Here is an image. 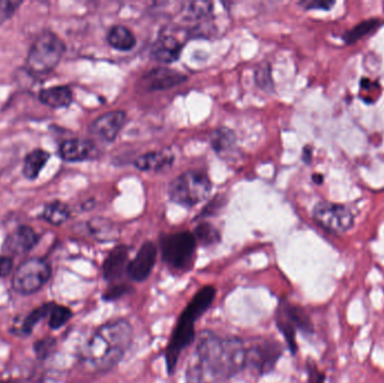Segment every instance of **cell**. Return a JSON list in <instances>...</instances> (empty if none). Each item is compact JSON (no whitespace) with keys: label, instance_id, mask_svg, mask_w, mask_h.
Listing matches in <instances>:
<instances>
[{"label":"cell","instance_id":"obj_17","mask_svg":"<svg viewBox=\"0 0 384 383\" xmlns=\"http://www.w3.org/2000/svg\"><path fill=\"white\" fill-rule=\"evenodd\" d=\"M181 51L182 44L174 36L162 35L156 39L152 46L151 57L157 62L170 64L180 57Z\"/></svg>","mask_w":384,"mask_h":383},{"label":"cell","instance_id":"obj_2","mask_svg":"<svg viewBox=\"0 0 384 383\" xmlns=\"http://www.w3.org/2000/svg\"><path fill=\"white\" fill-rule=\"evenodd\" d=\"M247 346L238 337L222 339L204 332L199 339L195 357L213 366L222 379L238 375L247 368Z\"/></svg>","mask_w":384,"mask_h":383},{"label":"cell","instance_id":"obj_18","mask_svg":"<svg viewBox=\"0 0 384 383\" xmlns=\"http://www.w3.org/2000/svg\"><path fill=\"white\" fill-rule=\"evenodd\" d=\"M224 379L215 368L195 357L186 371V383H222Z\"/></svg>","mask_w":384,"mask_h":383},{"label":"cell","instance_id":"obj_32","mask_svg":"<svg viewBox=\"0 0 384 383\" xmlns=\"http://www.w3.org/2000/svg\"><path fill=\"white\" fill-rule=\"evenodd\" d=\"M21 3V0H0V25L10 21L19 10Z\"/></svg>","mask_w":384,"mask_h":383},{"label":"cell","instance_id":"obj_4","mask_svg":"<svg viewBox=\"0 0 384 383\" xmlns=\"http://www.w3.org/2000/svg\"><path fill=\"white\" fill-rule=\"evenodd\" d=\"M64 52L66 44L57 34L42 30L30 46L25 66L34 75H46L57 68Z\"/></svg>","mask_w":384,"mask_h":383},{"label":"cell","instance_id":"obj_13","mask_svg":"<svg viewBox=\"0 0 384 383\" xmlns=\"http://www.w3.org/2000/svg\"><path fill=\"white\" fill-rule=\"evenodd\" d=\"M186 77L179 71L168 68H155L145 73L138 81L140 88L146 91H160L170 89L182 84Z\"/></svg>","mask_w":384,"mask_h":383},{"label":"cell","instance_id":"obj_7","mask_svg":"<svg viewBox=\"0 0 384 383\" xmlns=\"http://www.w3.org/2000/svg\"><path fill=\"white\" fill-rule=\"evenodd\" d=\"M51 274V267L46 260L28 259L15 270L12 286L17 294L33 295L46 286Z\"/></svg>","mask_w":384,"mask_h":383},{"label":"cell","instance_id":"obj_20","mask_svg":"<svg viewBox=\"0 0 384 383\" xmlns=\"http://www.w3.org/2000/svg\"><path fill=\"white\" fill-rule=\"evenodd\" d=\"M238 138L231 129L220 127L211 133V145L220 158L227 159L236 150Z\"/></svg>","mask_w":384,"mask_h":383},{"label":"cell","instance_id":"obj_22","mask_svg":"<svg viewBox=\"0 0 384 383\" xmlns=\"http://www.w3.org/2000/svg\"><path fill=\"white\" fill-rule=\"evenodd\" d=\"M107 41L111 48H116L118 51H131L136 45L135 35L132 33V30L123 25L111 27L107 34Z\"/></svg>","mask_w":384,"mask_h":383},{"label":"cell","instance_id":"obj_39","mask_svg":"<svg viewBox=\"0 0 384 383\" xmlns=\"http://www.w3.org/2000/svg\"><path fill=\"white\" fill-rule=\"evenodd\" d=\"M1 383H10V382H1Z\"/></svg>","mask_w":384,"mask_h":383},{"label":"cell","instance_id":"obj_19","mask_svg":"<svg viewBox=\"0 0 384 383\" xmlns=\"http://www.w3.org/2000/svg\"><path fill=\"white\" fill-rule=\"evenodd\" d=\"M174 156L171 151L163 150L157 152L146 153L136 159L135 167L141 171L165 170L173 165Z\"/></svg>","mask_w":384,"mask_h":383},{"label":"cell","instance_id":"obj_23","mask_svg":"<svg viewBox=\"0 0 384 383\" xmlns=\"http://www.w3.org/2000/svg\"><path fill=\"white\" fill-rule=\"evenodd\" d=\"M50 153L37 149L25 156L23 176L28 180H35L50 160Z\"/></svg>","mask_w":384,"mask_h":383},{"label":"cell","instance_id":"obj_37","mask_svg":"<svg viewBox=\"0 0 384 383\" xmlns=\"http://www.w3.org/2000/svg\"><path fill=\"white\" fill-rule=\"evenodd\" d=\"M14 260L8 255L0 256V278H6L12 273Z\"/></svg>","mask_w":384,"mask_h":383},{"label":"cell","instance_id":"obj_3","mask_svg":"<svg viewBox=\"0 0 384 383\" xmlns=\"http://www.w3.org/2000/svg\"><path fill=\"white\" fill-rule=\"evenodd\" d=\"M216 296V289L213 286H204L190 300L189 305L181 314L175 325L171 339L165 351L166 368L170 375L177 368V361L183 350H186L195 339V323L211 307Z\"/></svg>","mask_w":384,"mask_h":383},{"label":"cell","instance_id":"obj_16","mask_svg":"<svg viewBox=\"0 0 384 383\" xmlns=\"http://www.w3.org/2000/svg\"><path fill=\"white\" fill-rule=\"evenodd\" d=\"M98 151L95 144L84 138H70L61 144L60 156L66 162H82L93 159Z\"/></svg>","mask_w":384,"mask_h":383},{"label":"cell","instance_id":"obj_30","mask_svg":"<svg viewBox=\"0 0 384 383\" xmlns=\"http://www.w3.org/2000/svg\"><path fill=\"white\" fill-rule=\"evenodd\" d=\"M183 6V14H186L191 19H202L211 15L213 12V3L208 1L186 3Z\"/></svg>","mask_w":384,"mask_h":383},{"label":"cell","instance_id":"obj_36","mask_svg":"<svg viewBox=\"0 0 384 383\" xmlns=\"http://www.w3.org/2000/svg\"><path fill=\"white\" fill-rule=\"evenodd\" d=\"M307 372H308V377H309V383H325L324 373L319 371L315 363H309L307 364Z\"/></svg>","mask_w":384,"mask_h":383},{"label":"cell","instance_id":"obj_29","mask_svg":"<svg viewBox=\"0 0 384 383\" xmlns=\"http://www.w3.org/2000/svg\"><path fill=\"white\" fill-rule=\"evenodd\" d=\"M73 317V312L68 307L55 303L52 307L51 312L48 315V326L51 330H59L64 326L70 318Z\"/></svg>","mask_w":384,"mask_h":383},{"label":"cell","instance_id":"obj_31","mask_svg":"<svg viewBox=\"0 0 384 383\" xmlns=\"http://www.w3.org/2000/svg\"><path fill=\"white\" fill-rule=\"evenodd\" d=\"M378 25V19H369L362 21L361 24L356 25L353 30H348L345 35L343 36L346 43H354L357 39H362L366 34L371 33Z\"/></svg>","mask_w":384,"mask_h":383},{"label":"cell","instance_id":"obj_27","mask_svg":"<svg viewBox=\"0 0 384 383\" xmlns=\"http://www.w3.org/2000/svg\"><path fill=\"white\" fill-rule=\"evenodd\" d=\"M195 241L202 243L204 246L213 245L220 241V233L213 225L202 223L195 227L193 233Z\"/></svg>","mask_w":384,"mask_h":383},{"label":"cell","instance_id":"obj_24","mask_svg":"<svg viewBox=\"0 0 384 383\" xmlns=\"http://www.w3.org/2000/svg\"><path fill=\"white\" fill-rule=\"evenodd\" d=\"M89 230L93 236L102 242L117 240V237L119 236V230L117 226L108 219H93L89 223Z\"/></svg>","mask_w":384,"mask_h":383},{"label":"cell","instance_id":"obj_9","mask_svg":"<svg viewBox=\"0 0 384 383\" xmlns=\"http://www.w3.org/2000/svg\"><path fill=\"white\" fill-rule=\"evenodd\" d=\"M283 348L274 339H256L247 346V368L258 375H267L273 370L282 355Z\"/></svg>","mask_w":384,"mask_h":383},{"label":"cell","instance_id":"obj_35","mask_svg":"<svg viewBox=\"0 0 384 383\" xmlns=\"http://www.w3.org/2000/svg\"><path fill=\"white\" fill-rule=\"evenodd\" d=\"M55 344V341L53 339H42V341L37 342V344L34 345V348L37 351L39 357H46L50 350L53 348Z\"/></svg>","mask_w":384,"mask_h":383},{"label":"cell","instance_id":"obj_6","mask_svg":"<svg viewBox=\"0 0 384 383\" xmlns=\"http://www.w3.org/2000/svg\"><path fill=\"white\" fill-rule=\"evenodd\" d=\"M161 253L165 263L177 270L191 267L195 258L197 241L189 232L168 234L160 240Z\"/></svg>","mask_w":384,"mask_h":383},{"label":"cell","instance_id":"obj_28","mask_svg":"<svg viewBox=\"0 0 384 383\" xmlns=\"http://www.w3.org/2000/svg\"><path fill=\"white\" fill-rule=\"evenodd\" d=\"M254 79H256V86L260 89L267 91V93L273 91V79H272V73H271L270 64H267V63L258 64L254 71Z\"/></svg>","mask_w":384,"mask_h":383},{"label":"cell","instance_id":"obj_26","mask_svg":"<svg viewBox=\"0 0 384 383\" xmlns=\"http://www.w3.org/2000/svg\"><path fill=\"white\" fill-rule=\"evenodd\" d=\"M55 303H48L46 305L39 306L37 309H34L33 312L28 314V317L25 318L24 323L21 325V330L25 335H30L33 332L34 327L37 326L39 321L48 317L51 312L52 307Z\"/></svg>","mask_w":384,"mask_h":383},{"label":"cell","instance_id":"obj_11","mask_svg":"<svg viewBox=\"0 0 384 383\" xmlns=\"http://www.w3.org/2000/svg\"><path fill=\"white\" fill-rule=\"evenodd\" d=\"M126 122V113L114 111L106 113L93 120L89 131L90 134L105 143L114 142Z\"/></svg>","mask_w":384,"mask_h":383},{"label":"cell","instance_id":"obj_12","mask_svg":"<svg viewBox=\"0 0 384 383\" xmlns=\"http://www.w3.org/2000/svg\"><path fill=\"white\" fill-rule=\"evenodd\" d=\"M157 250L154 243L145 242L138 250L137 254L129 261L127 267V276L135 282H143L150 277L156 262Z\"/></svg>","mask_w":384,"mask_h":383},{"label":"cell","instance_id":"obj_14","mask_svg":"<svg viewBox=\"0 0 384 383\" xmlns=\"http://www.w3.org/2000/svg\"><path fill=\"white\" fill-rule=\"evenodd\" d=\"M129 247L126 245H118L109 252L108 256L102 263V276L106 281L111 283H118L127 273L128 267Z\"/></svg>","mask_w":384,"mask_h":383},{"label":"cell","instance_id":"obj_15","mask_svg":"<svg viewBox=\"0 0 384 383\" xmlns=\"http://www.w3.org/2000/svg\"><path fill=\"white\" fill-rule=\"evenodd\" d=\"M37 241L39 236L33 228L21 225L7 236L3 243V251L12 255L26 254L37 245Z\"/></svg>","mask_w":384,"mask_h":383},{"label":"cell","instance_id":"obj_25","mask_svg":"<svg viewBox=\"0 0 384 383\" xmlns=\"http://www.w3.org/2000/svg\"><path fill=\"white\" fill-rule=\"evenodd\" d=\"M42 218L53 226H60L70 218L69 207L62 201H52L44 207Z\"/></svg>","mask_w":384,"mask_h":383},{"label":"cell","instance_id":"obj_8","mask_svg":"<svg viewBox=\"0 0 384 383\" xmlns=\"http://www.w3.org/2000/svg\"><path fill=\"white\" fill-rule=\"evenodd\" d=\"M312 215L315 222L330 233H346L354 226V215L345 205L320 201L316 205Z\"/></svg>","mask_w":384,"mask_h":383},{"label":"cell","instance_id":"obj_33","mask_svg":"<svg viewBox=\"0 0 384 383\" xmlns=\"http://www.w3.org/2000/svg\"><path fill=\"white\" fill-rule=\"evenodd\" d=\"M132 291V287L125 283H114L107 289L105 295H104V299L107 301H114V300L119 299L122 297L126 296Z\"/></svg>","mask_w":384,"mask_h":383},{"label":"cell","instance_id":"obj_21","mask_svg":"<svg viewBox=\"0 0 384 383\" xmlns=\"http://www.w3.org/2000/svg\"><path fill=\"white\" fill-rule=\"evenodd\" d=\"M39 102L53 109L69 107L73 102V91L66 86H55L41 90Z\"/></svg>","mask_w":384,"mask_h":383},{"label":"cell","instance_id":"obj_34","mask_svg":"<svg viewBox=\"0 0 384 383\" xmlns=\"http://www.w3.org/2000/svg\"><path fill=\"white\" fill-rule=\"evenodd\" d=\"M225 204L226 198L222 197V196H217V197H215V199H213L211 204H208L207 206H206V208H204V212L200 214V216L202 215L204 217H206V216H211V214H213V212H218L220 208L225 206Z\"/></svg>","mask_w":384,"mask_h":383},{"label":"cell","instance_id":"obj_10","mask_svg":"<svg viewBox=\"0 0 384 383\" xmlns=\"http://www.w3.org/2000/svg\"><path fill=\"white\" fill-rule=\"evenodd\" d=\"M276 323L285 336V341L288 343L289 348L294 354L297 352V343H296L297 330L305 333H312V324L306 312L297 306L290 305L288 303H281Z\"/></svg>","mask_w":384,"mask_h":383},{"label":"cell","instance_id":"obj_38","mask_svg":"<svg viewBox=\"0 0 384 383\" xmlns=\"http://www.w3.org/2000/svg\"><path fill=\"white\" fill-rule=\"evenodd\" d=\"M334 1H326V0H310V1H303L300 5L306 9H328L334 6Z\"/></svg>","mask_w":384,"mask_h":383},{"label":"cell","instance_id":"obj_1","mask_svg":"<svg viewBox=\"0 0 384 383\" xmlns=\"http://www.w3.org/2000/svg\"><path fill=\"white\" fill-rule=\"evenodd\" d=\"M133 327L126 319L107 321L93 333L81 352L82 362L96 372L115 368L131 348Z\"/></svg>","mask_w":384,"mask_h":383},{"label":"cell","instance_id":"obj_5","mask_svg":"<svg viewBox=\"0 0 384 383\" xmlns=\"http://www.w3.org/2000/svg\"><path fill=\"white\" fill-rule=\"evenodd\" d=\"M211 179L202 171H186L172 181L170 198L175 204L193 207L200 204L211 195Z\"/></svg>","mask_w":384,"mask_h":383}]
</instances>
